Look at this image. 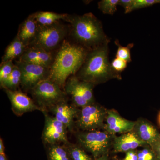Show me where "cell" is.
I'll use <instances>...</instances> for the list:
<instances>
[{"label": "cell", "instance_id": "6da1fadb", "mask_svg": "<svg viewBox=\"0 0 160 160\" xmlns=\"http://www.w3.org/2000/svg\"><path fill=\"white\" fill-rule=\"evenodd\" d=\"M68 39L88 51L109 43L99 20L91 12L82 15H70Z\"/></svg>", "mask_w": 160, "mask_h": 160}, {"label": "cell", "instance_id": "7a4b0ae2", "mask_svg": "<svg viewBox=\"0 0 160 160\" xmlns=\"http://www.w3.org/2000/svg\"><path fill=\"white\" fill-rule=\"evenodd\" d=\"M88 51L67 38L57 51L50 68L49 79L64 90L67 79L75 75L84 63Z\"/></svg>", "mask_w": 160, "mask_h": 160}, {"label": "cell", "instance_id": "3957f363", "mask_svg": "<svg viewBox=\"0 0 160 160\" xmlns=\"http://www.w3.org/2000/svg\"><path fill=\"white\" fill-rule=\"evenodd\" d=\"M108 44L88 51L84 63L75 76L94 85L111 78H121L120 73L112 69L109 62Z\"/></svg>", "mask_w": 160, "mask_h": 160}, {"label": "cell", "instance_id": "277c9868", "mask_svg": "<svg viewBox=\"0 0 160 160\" xmlns=\"http://www.w3.org/2000/svg\"><path fill=\"white\" fill-rule=\"evenodd\" d=\"M69 32V25L60 21L48 26L39 24L35 37L29 46L39 47L49 52H56L68 38Z\"/></svg>", "mask_w": 160, "mask_h": 160}, {"label": "cell", "instance_id": "5b68a950", "mask_svg": "<svg viewBox=\"0 0 160 160\" xmlns=\"http://www.w3.org/2000/svg\"><path fill=\"white\" fill-rule=\"evenodd\" d=\"M33 101L42 112L67 101L68 96L58 85L49 79L42 81L29 91Z\"/></svg>", "mask_w": 160, "mask_h": 160}, {"label": "cell", "instance_id": "8992f818", "mask_svg": "<svg viewBox=\"0 0 160 160\" xmlns=\"http://www.w3.org/2000/svg\"><path fill=\"white\" fill-rule=\"evenodd\" d=\"M113 136L105 130H99L81 132L77 133L76 138L80 146L90 152L95 159L107 154L113 144Z\"/></svg>", "mask_w": 160, "mask_h": 160}, {"label": "cell", "instance_id": "52a82bcc", "mask_svg": "<svg viewBox=\"0 0 160 160\" xmlns=\"http://www.w3.org/2000/svg\"><path fill=\"white\" fill-rule=\"evenodd\" d=\"M107 110L93 103L79 110L75 125L82 131L99 130L105 127Z\"/></svg>", "mask_w": 160, "mask_h": 160}, {"label": "cell", "instance_id": "ba28073f", "mask_svg": "<svg viewBox=\"0 0 160 160\" xmlns=\"http://www.w3.org/2000/svg\"><path fill=\"white\" fill-rule=\"evenodd\" d=\"M94 86L73 75L66 81L64 91L71 98L72 105L81 108L95 102L93 93Z\"/></svg>", "mask_w": 160, "mask_h": 160}, {"label": "cell", "instance_id": "9c48e42d", "mask_svg": "<svg viewBox=\"0 0 160 160\" xmlns=\"http://www.w3.org/2000/svg\"><path fill=\"white\" fill-rule=\"evenodd\" d=\"M15 65L21 72V86L24 91H30L50 76V68L19 61H16Z\"/></svg>", "mask_w": 160, "mask_h": 160}, {"label": "cell", "instance_id": "30bf717a", "mask_svg": "<svg viewBox=\"0 0 160 160\" xmlns=\"http://www.w3.org/2000/svg\"><path fill=\"white\" fill-rule=\"evenodd\" d=\"M45 116V126L42 139L46 145H51L69 142L67 138V129L63 123L52 116L47 111L42 112Z\"/></svg>", "mask_w": 160, "mask_h": 160}, {"label": "cell", "instance_id": "8fae6325", "mask_svg": "<svg viewBox=\"0 0 160 160\" xmlns=\"http://www.w3.org/2000/svg\"><path fill=\"white\" fill-rule=\"evenodd\" d=\"M4 90L11 103L12 111L18 116H21L26 112L35 110L42 112V108L36 104L33 99L20 89Z\"/></svg>", "mask_w": 160, "mask_h": 160}, {"label": "cell", "instance_id": "7c38bea8", "mask_svg": "<svg viewBox=\"0 0 160 160\" xmlns=\"http://www.w3.org/2000/svg\"><path fill=\"white\" fill-rule=\"evenodd\" d=\"M56 52H49L39 47L29 46L26 47L18 61L50 68Z\"/></svg>", "mask_w": 160, "mask_h": 160}, {"label": "cell", "instance_id": "4fadbf2b", "mask_svg": "<svg viewBox=\"0 0 160 160\" xmlns=\"http://www.w3.org/2000/svg\"><path fill=\"white\" fill-rule=\"evenodd\" d=\"M135 123L136 122L122 117L114 110H107L104 129L112 135L116 133H125L132 131Z\"/></svg>", "mask_w": 160, "mask_h": 160}, {"label": "cell", "instance_id": "5bb4252c", "mask_svg": "<svg viewBox=\"0 0 160 160\" xmlns=\"http://www.w3.org/2000/svg\"><path fill=\"white\" fill-rule=\"evenodd\" d=\"M53 116L67 127L70 131L73 130L75 126V119L79 110L74 105L68 104L67 101L62 102L49 109Z\"/></svg>", "mask_w": 160, "mask_h": 160}, {"label": "cell", "instance_id": "9a60e30c", "mask_svg": "<svg viewBox=\"0 0 160 160\" xmlns=\"http://www.w3.org/2000/svg\"><path fill=\"white\" fill-rule=\"evenodd\" d=\"M138 138L151 147L160 138V134L152 124L145 120L136 122L132 130Z\"/></svg>", "mask_w": 160, "mask_h": 160}, {"label": "cell", "instance_id": "2e32d148", "mask_svg": "<svg viewBox=\"0 0 160 160\" xmlns=\"http://www.w3.org/2000/svg\"><path fill=\"white\" fill-rule=\"evenodd\" d=\"M113 147L115 152H127L134 150L146 144L139 139L133 131L123 133L113 139Z\"/></svg>", "mask_w": 160, "mask_h": 160}, {"label": "cell", "instance_id": "e0dca14e", "mask_svg": "<svg viewBox=\"0 0 160 160\" xmlns=\"http://www.w3.org/2000/svg\"><path fill=\"white\" fill-rule=\"evenodd\" d=\"M38 26L39 24L32 13L20 25L17 36L25 46L28 47L34 40Z\"/></svg>", "mask_w": 160, "mask_h": 160}, {"label": "cell", "instance_id": "ac0fdd59", "mask_svg": "<svg viewBox=\"0 0 160 160\" xmlns=\"http://www.w3.org/2000/svg\"><path fill=\"white\" fill-rule=\"evenodd\" d=\"M35 19L40 25L48 26L61 20L68 22L70 15L49 11H39L33 13Z\"/></svg>", "mask_w": 160, "mask_h": 160}, {"label": "cell", "instance_id": "d6986e66", "mask_svg": "<svg viewBox=\"0 0 160 160\" xmlns=\"http://www.w3.org/2000/svg\"><path fill=\"white\" fill-rule=\"evenodd\" d=\"M26 47L16 36L6 47L5 53L2 57L1 63L13 61L16 58H19L25 51Z\"/></svg>", "mask_w": 160, "mask_h": 160}, {"label": "cell", "instance_id": "ffe728a7", "mask_svg": "<svg viewBox=\"0 0 160 160\" xmlns=\"http://www.w3.org/2000/svg\"><path fill=\"white\" fill-rule=\"evenodd\" d=\"M47 154L48 160H72L68 150L64 145H49Z\"/></svg>", "mask_w": 160, "mask_h": 160}, {"label": "cell", "instance_id": "44dd1931", "mask_svg": "<svg viewBox=\"0 0 160 160\" xmlns=\"http://www.w3.org/2000/svg\"><path fill=\"white\" fill-rule=\"evenodd\" d=\"M21 78H22L21 72L18 67L15 65L11 74L6 80V81L2 85H1V87L4 89H7L11 90H18L19 89V87L21 86Z\"/></svg>", "mask_w": 160, "mask_h": 160}, {"label": "cell", "instance_id": "7402d4cb", "mask_svg": "<svg viewBox=\"0 0 160 160\" xmlns=\"http://www.w3.org/2000/svg\"><path fill=\"white\" fill-rule=\"evenodd\" d=\"M68 150L72 160H94L81 146L69 142L63 144Z\"/></svg>", "mask_w": 160, "mask_h": 160}, {"label": "cell", "instance_id": "603a6c76", "mask_svg": "<svg viewBox=\"0 0 160 160\" xmlns=\"http://www.w3.org/2000/svg\"><path fill=\"white\" fill-rule=\"evenodd\" d=\"M119 0H102L98 3V9L104 14L113 15L117 9Z\"/></svg>", "mask_w": 160, "mask_h": 160}, {"label": "cell", "instance_id": "cb8c5ba5", "mask_svg": "<svg viewBox=\"0 0 160 160\" xmlns=\"http://www.w3.org/2000/svg\"><path fill=\"white\" fill-rule=\"evenodd\" d=\"M115 44L118 46L116 58L124 60L127 63L131 62L130 49L133 47V44H129L128 46L124 47L120 45L119 42L118 40L115 41Z\"/></svg>", "mask_w": 160, "mask_h": 160}, {"label": "cell", "instance_id": "d4e9b609", "mask_svg": "<svg viewBox=\"0 0 160 160\" xmlns=\"http://www.w3.org/2000/svg\"><path fill=\"white\" fill-rule=\"evenodd\" d=\"M15 65L12 61L1 63L0 66V85H2L11 74Z\"/></svg>", "mask_w": 160, "mask_h": 160}, {"label": "cell", "instance_id": "484cf974", "mask_svg": "<svg viewBox=\"0 0 160 160\" xmlns=\"http://www.w3.org/2000/svg\"><path fill=\"white\" fill-rule=\"evenodd\" d=\"M156 4H160V0H133L131 11L149 7Z\"/></svg>", "mask_w": 160, "mask_h": 160}, {"label": "cell", "instance_id": "4316f807", "mask_svg": "<svg viewBox=\"0 0 160 160\" xmlns=\"http://www.w3.org/2000/svg\"><path fill=\"white\" fill-rule=\"evenodd\" d=\"M138 160H156L157 159L155 153L150 148H146L137 152Z\"/></svg>", "mask_w": 160, "mask_h": 160}, {"label": "cell", "instance_id": "83f0119b", "mask_svg": "<svg viewBox=\"0 0 160 160\" xmlns=\"http://www.w3.org/2000/svg\"><path fill=\"white\" fill-rule=\"evenodd\" d=\"M112 69L117 72L120 73L127 66V62L124 60L116 58L111 63Z\"/></svg>", "mask_w": 160, "mask_h": 160}, {"label": "cell", "instance_id": "f1b7e54d", "mask_svg": "<svg viewBox=\"0 0 160 160\" xmlns=\"http://www.w3.org/2000/svg\"><path fill=\"white\" fill-rule=\"evenodd\" d=\"M133 0H119L118 5L122 6L125 9V13H129L131 12Z\"/></svg>", "mask_w": 160, "mask_h": 160}, {"label": "cell", "instance_id": "f546056e", "mask_svg": "<svg viewBox=\"0 0 160 160\" xmlns=\"http://www.w3.org/2000/svg\"><path fill=\"white\" fill-rule=\"evenodd\" d=\"M123 160H138L137 152L134 150L127 152Z\"/></svg>", "mask_w": 160, "mask_h": 160}, {"label": "cell", "instance_id": "4dcf8cb0", "mask_svg": "<svg viewBox=\"0 0 160 160\" xmlns=\"http://www.w3.org/2000/svg\"><path fill=\"white\" fill-rule=\"evenodd\" d=\"M151 148L154 151L157 159L160 160V138Z\"/></svg>", "mask_w": 160, "mask_h": 160}, {"label": "cell", "instance_id": "1f68e13d", "mask_svg": "<svg viewBox=\"0 0 160 160\" xmlns=\"http://www.w3.org/2000/svg\"><path fill=\"white\" fill-rule=\"evenodd\" d=\"M5 146H4V142L2 139L0 138V154H5Z\"/></svg>", "mask_w": 160, "mask_h": 160}, {"label": "cell", "instance_id": "d6a6232c", "mask_svg": "<svg viewBox=\"0 0 160 160\" xmlns=\"http://www.w3.org/2000/svg\"><path fill=\"white\" fill-rule=\"evenodd\" d=\"M94 160H108V154L104 155L98 158L95 159Z\"/></svg>", "mask_w": 160, "mask_h": 160}, {"label": "cell", "instance_id": "836d02e7", "mask_svg": "<svg viewBox=\"0 0 160 160\" xmlns=\"http://www.w3.org/2000/svg\"><path fill=\"white\" fill-rule=\"evenodd\" d=\"M0 160H8L5 154H0Z\"/></svg>", "mask_w": 160, "mask_h": 160}, {"label": "cell", "instance_id": "e575fe53", "mask_svg": "<svg viewBox=\"0 0 160 160\" xmlns=\"http://www.w3.org/2000/svg\"><path fill=\"white\" fill-rule=\"evenodd\" d=\"M159 122L160 124V113L159 114Z\"/></svg>", "mask_w": 160, "mask_h": 160}, {"label": "cell", "instance_id": "d590c367", "mask_svg": "<svg viewBox=\"0 0 160 160\" xmlns=\"http://www.w3.org/2000/svg\"><path fill=\"white\" fill-rule=\"evenodd\" d=\"M156 160H158V159H157Z\"/></svg>", "mask_w": 160, "mask_h": 160}]
</instances>
